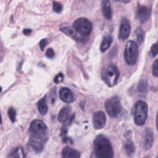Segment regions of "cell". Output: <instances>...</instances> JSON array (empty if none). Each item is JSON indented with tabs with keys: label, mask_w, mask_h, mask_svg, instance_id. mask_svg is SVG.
Returning a JSON list of instances; mask_svg holds the SVG:
<instances>
[{
	"label": "cell",
	"mask_w": 158,
	"mask_h": 158,
	"mask_svg": "<svg viewBox=\"0 0 158 158\" xmlns=\"http://www.w3.org/2000/svg\"><path fill=\"white\" fill-rule=\"evenodd\" d=\"M54 56V52L53 49L52 48L48 49L46 52V56L49 59H52L53 58Z\"/></svg>",
	"instance_id": "f546056e"
},
{
	"label": "cell",
	"mask_w": 158,
	"mask_h": 158,
	"mask_svg": "<svg viewBox=\"0 0 158 158\" xmlns=\"http://www.w3.org/2000/svg\"><path fill=\"white\" fill-rule=\"evenodd\" d=\"M148 107L146 102L143 101H138L134 109V120L137 125H143L147 118Z\"/></svg>",
	"instance_id": "277c9868"
},
{
	"label": "cell",
	"mask_w": 158,
	"mask_h": 158,
	"mask_svg": "<svg viewBox=\"0 0 158 158\" xmlns=\"http://www.w3.org/2000/svg\"><path fill=\"white\" fill-rule=\"evenodd\" d=\"M101 7L104 18L107 20H110L112 17V11L109 0H102Z\"/></svg>",
	"instance_id": "9a60e30c"
},
{
	"label": "cell",
	"mask_w": 158,
	"mask_h": 158,
	"mask_svg": "<svg viewBox=\"0 0 158 158\" xmlns=\"http://www.w3.org/2000/svg\"><path fill=\"white\" fill-rule=\"evenodd\" d=\"M105 109L111 117H116L120 112L122 106L118 96H114L108 99L105 102Z\"/></svg>",
	"instance_id": "8992f818"
},
{
	"label": "cell",
	"mask_w": 158,
	"mask_h": 158,
	"mask_svg": "<svg viewBox=\"0 0 158 158\" xmlns=\"http://www.w3.org/2000/svg\"><path fill=\"white\" fill-rule=\"evenodd\" d=\"M157 158H158V154H157Z\"/></svg>",
	"instance_id": "74e56055"
},
{
	"label": "cell",
	"mask_w": 158,
	"mask_h": 158,
	"mask_svg": "<svg viewBox=\"0 0 158 158\" xmlns=\"http://www.w3.org/2000/svg\"><path fill=\"white\" fill-rule=\"evenodd\" d=\"M64 80V75L62 73H59L54 78V81L56 83L62 82Z\"/></svg>",
	"instance_id": "f1b7e54d"
},
{
	"label": "cell",
	"mask_w": 158,
	"mask_h": 158,
	"mask_svg": "<svg viewBox=\"0 0 158 158\" xmlns=\"http://www.w3.org/2000/svg\"><path fill=\"white\" fill-rule=\"evenodd\" d=\"M60 99L65 103H72L74 101V96L72 91L65 87L62 88L59 91Z\"/></svg>",
	"instance_id": "5bb4252c"
},
{
	"label": "cell",
	"mask_w": 158,
	"mask_h": 158,
	"mask_svg": "<svg viewBox=\"0 0 158 158\" xmlns=\"http://www.w3.org/2000/svg\"><path fill=\"white\" fill-rule=\"evenodd\" d=\"M152 74L156 77H158V59H156L152 66Z\"/></svg>",
	"instance_id": "4316f807"
},
{
	"label": "cell",
	"mask_w": 158,
	"mask_h": 158,
	"mask_svg": "<svg viewBox=\"0 0 158 158\" xmlns=\"http://www.w3.org/2000/svg\"><path fill=\"white\" fill-rule=\"evenodd\" d=\"M138 46L134 41H128L124 50V59L128 65H135L138 58Z\"/></svg>",
	"instance_id": "3957f363"
},
{
	"label": "cell",
	"mask_w": 158,
	"mask_h": 158,
	"mask_svg": "<svg viewBox=\"0 0 158 158\" xmlns=\"http://www.w3.org/2000/svg\"><path fill=\"white\" fill-rule=\"evenodd\" d=\"M37 107L39 112L41 115H44L47 114L48 107L46 104V97L45 96L38 101L37 104Z\"/></svg>",
	"instance_id": "d6986e66"
},
{
	"label": "cell",
	"mask_w": 158,
	"mask_h": 158,
	"mask_svg": "<svg viewBox=\"0 0 158 158\" xmlns=\"http://www.w3.org/2000/svg\"><path fill=\"white\" fill-rule=\"evenodd\" d=\"M72 28L81 36L84 37L89 35L92 31L91 22L86 18L80 17L77 19L72 24Z\"/></svg>",
	"instance_id": "5b68a950"
},
{
	"label": "cell",
	"mask_w": 158,
	"mask_h": 158,
	"mask_svg": "<svg viewBox=\"0 0 158 158\" xmlns=\"http://www.w3.org/2000/svg\"><path fill=\"white\" fill-rule=\"evenodd\" d=\"M8 115L12 123H14L16 118V111L13 107H10L8 110Z\"/></svg>",
	"instance_id": "cb8c5ba5"
},
{
	"label": "cell",
	"mask_w": 158,
	"mask_h": 158,
	"mask_svg": "<svg viewBox=\"0 0 158 158\" xmlns=\"http://www.w3.org/2000/svg\"><path fill=\"white\" fill-rule=\"evenodd\" d=\"M112 40L113 38L110 35L106 34L104 35L100 45V51L102 52H104L109 49L112 43Z\"/></svg>",
	"instance_id": "e0dca14e"
},
{
	"label": "cell",
	"mask_w": 158,
	"mask_h": 158,
	"mask_svg": "<svg viewBox=\"0 0 158 158\" xmlns=\"http://www.w3.org/2000/svg\"><path fill=\"white\" fill-rule=\"evenodd\" d=\"M106 117L104 112L97 111L93 115V125L94 129L99 130L105 126Z\"/></svg>",
	"instance_id": "9c48e42d"
},
{
	"label": "cell",
	"mask_w": 158,
	"mask_h": 158,
	"mask_svg": "<svg viewBox=\"0 0 158 158\" xmlns=\"http://www.w3.org/2000/svg\"><path fill=\"white\" fill-rule=\"evenodd\" d=\"M123 148L126 154L128 156H131L135 151V148L133 141L131 139H127L123 144Z\"/></svg>",
	"instance_id": "44dd1931"
},
{
	"label": "cell",
	"mask_w": 158,
	"mask_h": 158,
	"mask_svg": "<svg viewBox=\"0 0 158 158\" xmlns=\"http://www.w3.org/2000/svg\"><path fill=\"white\" fill-rule=\"evenodd\" d=\"M135 33L136 35L137 41L139 44H141L143 42L144 39V33L141 27L137 28L135 31Z\"/></svg>",
	"instance_id": "603a6c76"
},
{
	"label": "cell",
	"mask_w": 158,
	"mask_h": 158,
	"mask_svg": "<svg viewBox=\"0 0 158 158\" xmlns=\"http://www.w3.org/2000/svg\"><path fill=\"white\" fill-rule=\"evenodd\" d=\"M154 142V133L151 128H146L144 130L142 138V147L144 151L150 149Z\"/></svg>",
	"instance_id": "ba28073f"
},
{
	"label": "cell",
	"mask_w": 158,
	"mask_h": 158,
	"mask_svg": "<svg viewBox=\"0 0 158 158\" xmlns=\"http://www.w3.org/2000/svg\"><path fill=\"white\" fill-rule=\"evenodd\" d=\"M46 44H47V40L46 39H42L40 41V49L41 51L44 50Z\"/></svg>",
	"instance_id": "4dcf8cb0"
},
{
	"label": "cell",
	"mask_w": 158,
	"mask_h": 158,
	"mask_svg": "<svg viewBox=\"0 0 158 158\" xmlns=\"http://www.w3.org/2000/svg\"><path fill=\"white\" fill-rule=\"evenodd\" d=\"M31 33V29H28V28H25L23 30V33L25 35H30Z\"/></svg>",
	"instance_id": "1f68e13d"
},
{
	"label": "cell",
	"mask_w": 158,
	"mask_h": 158,
	"mask_svg": "<svg viewBox=\"0 0 158 158\" xmlns=\"http://www.w3.org/2000/svg\"><path fill=\"white\" fill-rule=\"evenodd\" d=\"M116 1H118V2H123L124 4H127L128 2H130L131 1V0H115Z\"/></svg>",
	"instance_id": "d6a6232c"
},
{
	"label": "cell",
	"mask_w": 158,
	"mask_h": 158,
	"mask_svg": "<svg viewBox=\"0 0 158 158\" xmlns=\"http://www.w3.org/2000/svg\"><path fill=\"white\" fill-rule=\"evenodd\" d=\"M151 15L150 9L144 6L139 5L136 10V17L138 20L142 23L147 22Z\"/></svg>",
	"instance_id": "8fae6325"
},
{
	"label": "cell",
	"mask_w": 158,
	"mask_h": 158,
	"mask_svg": "<svg viewBox=\"0 0 158 158\" xmlns=\"http://www.w3.org/2000/svg\"><path fill=\"white\" fill-rule=\"evenodd\" d=\"M60 29L64 33L75 40L82 41L85 40V37L79 35L72 27H70L68 26H62L60 27Z\"/></svg>",
	"instance_id": "4fadbf2b"
},
{
	"label": "cell",
	"mask_w": 158,
	"mask_h": 158,
	"mask_svg": "<svg viewBox=\"0 0 158 158\" xmlns=\"http://www.w3.org/2000/svg\"><path fill=\"white\" fill-rule=\"evenodd\" d=\"M130 25L128 22V20L123 18L120 23V28H119V33H118V38L120 40H122L123 41L127 40L130 33Z\"/></svg>",
	"instance_id": "30bf717a"
},
{
	"label": "cell",
	"mask_w": 158,
	"mask_h": 158,
	"mask_svg": "<svg viewBox=\"0 0 158 158\" xmlns=\"http://www.w3.org/2000/svg\"><path fill=\"white\" fill-rule=\"evenodd\" d=\"M118 77V69L114 64H108L101 72L102 80L109 87H112L116 84Z\"/></svg>",
	"instance_id": "7a4b0ae2"
},
{
	"label": "cell",
	"mask_w": 158,
	"mask_h": 158,
	"mask_svg": "<svg viewBox=\"0 0 158 158\" xmlns=\"http://www.w3.org/2000/svg\"><path fill=\"white\" fill-rule=\"evenodd\" d=\"M47 130V126L41 120H33L29 127V132L31 136L44 138L45 134Z\"/></svg>",
	"instance_id": "52a82bcc"
},
{
	"label": "cell",
	"mask_w": 158,
	"mask_h": 158,
	"mask_svg": "<svg viewBox=\"0 0 158 158\" xmlns=\"http://www.w3.org/2000/svg\"><path fill=\"white\" fill-rule=\"evenodd\" d=\"M150 54L152 57H154L157 56V54H158V43H154L152 45V46L151 47Z\"/></svg>",
	"instance_id": "484cf974"
},
{
	"label": "cell",
	"mask_w": 158,
	"mask_h": 158,
	"mask_svg": "<svg viewBox=\"0 0 158 158\" xmlns=\"http://www.w3.org/2000/svg\"><path fill=\"white\" fill-rule=\"evenodd\" d=\"M44 138H40L31 136L28 141V146L31 147L36 152H40L44 148Z\"/></svg>",
	"instance_id": "7c38bea8"
},
{
	"label": "cell",
	"mask_w": 158,
	"mask_h": 158,
	"mask_svg": "<svg viewBox=\"0 0 158 158\" xmlns=\"http://www.w3.org/2000/svg\"><path fill=\"white\" fill-rule=\"evenodd\" d=\"M10 156L13 158H25V154L22 147H17L15 148L12 151Z\"/></svg>",
	"instance_id": "7402d4cb"
},
{
	"label": "cell",
	"mask_w": 158,
	"mask_h": 158,
	"mask_svg": "<svg viewBox=\"0 0 158 158\" xmlns=\"http://www.w3.org/2000/svg\"><path fill=\"white\" fill-rule=\"evenodd\" d=\"M144 158H149V157H144Z\"/></svg>",
	"instance_id": "8d00e7d4"
},
{
	"label": "cell",
	"mask_w": 158,
	"mask_h": 158,
	"mask_svg": "<svg viewBox=\"0 0 158 158\" xmlns=\"http://www.w3.org/2000/svg\"><path fill=\"white\" fill-rule=\"evenodd\" d=\"M71 109L70 107L66 106L63 108H62L58 114V120L61 122L64 123L69 117Z\"/></svg>",
	"instance_id": "ffe728a7"
},
{
	"label": "cell",
	"mask_w": 158,
	"mask_h": 158,
	"mask_svg": "<svg viewBox=\"0 0 158 158\" xmlns=\"http://www.w3.org/2000/svg\"><path fill=\"white\" fill-rule=\"evenodd\" d=\"M62 5L60 3L56 1H54L52 2V9L55 12L60 13L62 11Z\"/></svg>",
	"instance_id": "d4e9b609"
},
{
	"label": "cell",
	"mask_w": 158,
	"mask_h": 158,
	"mask_svg": "<svg viewBox=\"0 0 158 158\" xmlns=\"http://www.w3.org/2000/svg\"><path fill=\"white\" fill-rule=\"evenodd\" d=\"M1 91H2V88H1V87L0 86V93L1 92Z\"/></svg>",
	"instance_id": "d590c367"
},
{
	"label": "cell",
	"mask_w": 158,
	"mask_h": 158,
	"mask_svg": "<svg viewBox=\"0 0 158 158\" xmlns=\"http://www.w3.org/2000/svg\"><path fill=\"white\" fill-rule=\"evenodd\" d=\"M0 123H2V117H1V112H0Z\"/></svg>",
	"instance_id": "e575fe53"
},
{
	"label": "cell",
	"mask_w": 158,
	"mask_h": 158,
	"mask_svg": "<svg viewBox=\"0 0 158 158\" xmlns=\"http://www.w3.org/2000/svg\"><path fill=\"white\" fill-rule=\"evenodd\" d=\"M156 125L157 130V131H158V111H157V114H156Z\"/></svg>",
	"instance_id": "836d02e7"
},
{
	"label": "cell",
	"mask_w": 158,
	"mask_h": 158,
	"mask_svg": "<svg viewBox=\"0 0 158 158\" xmlns=\"http://www.w3.org/2000/svg\"><path fill=\"white\" fill-rule=\"evenodd\" d=\"M94 151L97 158H114V151L111 143L104 135H100L95 138Z\"/></svg>",
	"instance_id": "6da1fadb"
},
{
	"label": "cell",
	"mask_w": 158,
	"mask_h": 158,
	"mask_svg": "<svg viewBox=\"0 0 158 158\" xmlns=\"http://www.w3.org/2000/svg\"><path fill=\"white\" fill-rule=\"evenodd\" d=\"M138 92L139 96L143 97L146 95L148 91V83L146 80L142 79L139 81L138 85Z\"/></svg>",
	"instance_id": "ac0fdd59"
},
{
	"label": "cell",
	"mask_w": 158,
	"mask_h": 158,
	"mask_svg": "<svg viewBox=\"0 0 158 158\" xmlns=\"http://www.w3.org/2000/svg\"><path fill=\"white\" fill-rule=\"evenodd\" d=\"M50 98H51V101L52 104L55 102V101L56 99V88H53L50 92Z\"/></svg>",
	"instance_id": "83f0119b"
},
{
	"label": "cell",
	"mask_w": 158,
	"mask_h": 158,
	"mask_svg": "<svg viewBox=\"0 0 158 158\" xmlns=\"http://www.w3.org/2000/svg\"><path fill=\"white\" fill-rule=\"evenodd\" d=\"M62 158H80V152L75 149H73L70 147H65L62 151Z\"/></svg>",
	"instance_id": "2e32d148"
}]
</instances>
